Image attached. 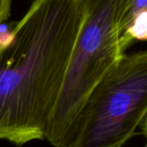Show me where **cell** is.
Here are the masks:
<instances>
[{"instance_id":"3","label":"cell","mask_w":147,"mask_h":147,"mask_svg":"<svg viewBox=\"0 0 147 147\" xmlns=\"http://www.w3.org/2000/svg\"><path fill=\"white\" fill-rule=\"evenodd\" d=\"M147 115V50L124 54L89 95L66 147H121Z\"/></svg>"},{"instance_id":"7","label":"cell","mask_w":147,"mask_h":147,"mask_svg":"<svg viewBox=\"0 0 147 147\" xmlns=\"http://www.w3.org/2000/svg\"><path fill=\"white\" fill-rule=\"evenodd\" d=\"M140 128L141 130L142 134L146 137L147 140V115H146V117L144 118V120L142 121V122L140 125Z\"/></svg>"},{"instance_id":"5","label":"cell","mask_w":147,"mask_h":147,"mask_svg":"<svg viewBox=\"0 0 147 147\" xmlns=\"http://www.w3.org/2000/svg\"><path fill=\"white\" fill-rule=\"evenodd\" d=\"M147 11V0H128L126 10L120 23L121 35L127 28L133 19L140 13Z\"/></svg>"},{"instance_id":"6","label":"cell","mask_w":147,"mask_h":147,"mask_svg":"<svg viewBox=\"0 0 147 147\" xmlns=\"http://www.w3.org/2000/svg\"><path fill=\"white\" fill-rule=\"evenodd\" d=\"M12 0H0V24L9 18Z\"/></svg>"},{"instance_id":"8","label":"cell","mask_w":147,"mask_h":147,"mask_svg":"<svg viewBox=\"0 0 147 147\" xmlns=\"http://www.w3.org/2000/svg\"><path fill=\"white\" fill-rule=\"evenodd\" d=\"M146 147H147V144H146Z\"/></svg>"},{"instance_id":"2","label":"cell","mask_w":147,"mask_h":147,"mask_svg":"<svg viewBox=\"0 0 147 147\" xmlns=\"http://www.w3.org/2000/svg\"><path fill=\"white\" fill-rule=\"evenodd\" d=\"M128 0H86V15L76 41L46 138L53 146L66 147L92 90L125 54L120 23Z\"/></svg>"},{"instance_id":"4","label":"cell","mask_w":147,"mask_h":147,"mask_svg":"<svg viewBox=\"0 0 147 147\" xmlns=\"http://www.w3.org/2000/svg\"><path fill=\"white\" fill-rule=\"evenodd\" d=\"M137 40H147V11L138 14L121 35V48L123 53Z\"/></svg>"},{"instance_id":"1","label":"cell","mask_w":147,"mask_h":147,"mask_svg":"<svg viewBox=\"0 0 147 147\" xmlns=\"http://www.w3.org/2000/svg\"><path fill=\"white\" fill-rule=\"evenodd\" d=\"M86 10V0H33L0 36V140H45Z\"/></svg>"}]
</instances>
